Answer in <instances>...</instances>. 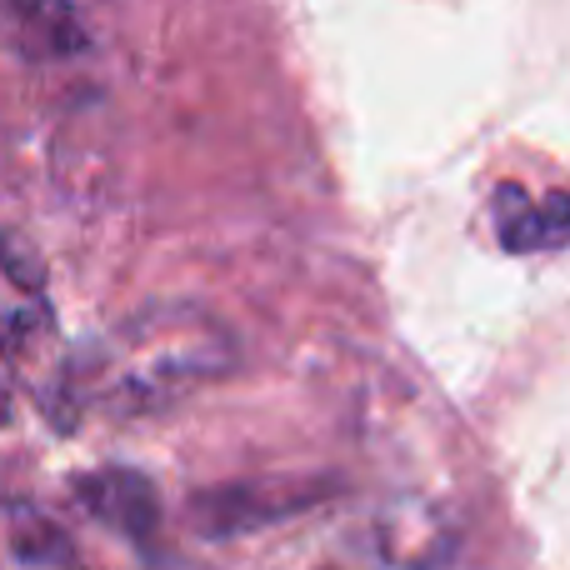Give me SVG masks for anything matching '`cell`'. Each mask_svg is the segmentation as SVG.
<instances>
[{
	"mask_svg": "<svg viewBox=\"0 0 570 570\" xmlns=\"http://www.w3.org/2000/svg\"><path fill=\"white\" fill-rule=\"evenodd\" d=\"M236 365V341L196 305H156L140 311L86 355L90 391L120 415H146L220 381Z\"/></svg>",
	"mask_w": 570,
	"mask_h": 570,
	"instance_id": "6da1fadb",
	"label": "cell"
},
{
	"mask_svg": "<svg viewBox=\"0 0 570 570\" xmlns=\"http://www.w3.org/2000/svg\"><path fill=\"white\" fill-rule=\"evenodd\" d=\"M321 495H331V485L311 481H240V485H216V491L196 495L190 515L206 535H240L256 525L301 515L305 505H315Z\"/></svg>",
	"mask_w": 570,
	"mask_h": 570,
	"instance_id": "7a4b0ae2",
	"label": "cell"
},
{
	"mask_svg": "<svg viewBox=\"0 0 570 570\" xmlns=\"http://www.w3.org/2000/svg\"><path fill=\"white\" fill-rule=\"evenodd\" d=\"M76 495H80V505H86L96 521L116 525V531L130 535V541H150L156 525H160L156 485H150L146 475H136V471H120V465L96 471V475H80Z\"/></svg>",
	"mask_w": 570,
	"mask_h": 570,
	"instance_id": "3957f363",
	"label": "cell"
},
{
	"mask_svg": "<svg viewBox=\"0 0 570 570\" xmlns=\"http://www.w3.org/2000/svg\"><path fill=\"white\" fill-rule=\"evenodd\" d=\"M6 6L36 56L66 60L86 50V30H80V16L70 0H6Z\"/></svg>",
	"mask_w": 570,
	"mask_h": 570,
	"instance_id": "277c9868",
	"label": "cell"
},
{
	"mask_svg": "<svg viewBox=\"0 0 570 570\" xmlns=\"http://www.w3.org/2000/svg\"><path fill=\"white\" fill-rule=\"evenodd\" d=\"M541 220H546V250L566 246L570 240V190H551L541 200Z\"/></svg>",
	"mask_w": 570,
	"mask_h": 570,
	"instance_id": "5b68a950",
	"label": "cell"
},
{
	"mask_svg": "<svg viewBox=\"0 0 570 570\" xmlns=\"http://www.w3.org/2000/svg\"><path fill=\"white\" fill-rule=\"evenodd\" d=\"M6 421H10V395L0 391V425H6Z\"/></svg>",
	"mask_w": 570,
	"mask_h": 570,
	"instance_id": "8992f818",
	"label": "cell"
}]
</instances>
